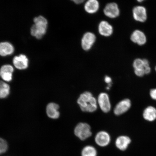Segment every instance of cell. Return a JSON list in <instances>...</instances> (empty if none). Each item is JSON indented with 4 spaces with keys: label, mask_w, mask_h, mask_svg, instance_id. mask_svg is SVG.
I'll return each instance as SVG.
<instances>
[{
    "label": "cell",
    "mask_w": 156,
    "mask_h": 156,
    "mask_svg": "<svg viewBox=\"0 0 156 156\" xmlns=\"http://www.w3.org/2000/svg\"><path fill=\"white\" fill-rule=\"evenodd\" d=\"M97 101L92 93L85 91L80 95L77 102L83 112H93L97 110Z\"/></svg>",
    "instance_id": "cell-1"
},
{
    "label": "cell",
    "mask_w": 156,
    "mask_h": 156,
    "mask_svg": "<svg viewBox=\"0 0 156 156\" xmlns=\"http://www.w3.org/2000/svg\"><path fill=\"white\" fill-rule=\"evenodd\" d=\"M34 24L31 29V34L37 39L41 38L46 34L48 22L46 18L40 16L34 19Z\"/></svg>",
    "instance_id": "cell-2"
},
{
    "label": "cell",
    "mask_w": 156,
    "mask_h": 156,
    "mask_svg": "<svg viewBox=\"0 0 156 156\" xmlns=\"http://www.w3.org/2000/svg\"><path fill=\"white\" fill-rule=\"evenodd\" d=\"M133 67L135 75L138 77H142L151 73L149 60L146 58H137L134 60Z\"/></svg>",
    "instance_id": "cell-3"
},
{
    "label": "cell",
    "mask_w": 156,
    "mask_h": 156,
    "mask_svg": "<svg viewBox=\"0 0 156 156\" xmlns=\"http://www.w3.org/2000/svg\"><path fill=\"white\" fill-rule=\"evenodd\" d=\"M75 136L81 141H86L92 135L91 127L86 122H80L75 127L74 129Z\"/></svg>",
    "instance_id": "cell-4"
},
{
    "label": "cell",
    "mask_w": 156,
    "mask_h": 156,
    "mask_svg": "<svg viewBox=\"0 0 156 156\" xmlns=\"http://www.w3.org/2000/svg\"><path fill=\"white\" fill-rule=\"evenodd\" d=\"M94 140L95 144L99 147L105 148L110 145L112 138L108 132L101 130L95 134Z\"/></svg>",
    "instance_id": "cell-5"
},
{
    "label": "cell",
    "mask_w": 156,
    "mask_h": 156,
    "mask_svg": "<svg viewBox=\"0 0 156 156\" xmlns=\"http://www.w3.org/2000/svg\"><path fill=\"white\" fill-rule=\"evenodd\" d=\"M132 142L131 138L129 136L122 135L117 137L114 143L115 147L118 151L123 152L128 149Z\"/></svg>",
    "instance_id": "cell-6"
},
{
    "label": "cell",
    "mask_w": 156,
    "mask_h": 156,
    "mask_svg": "<svg viewBox=\"0 0 156 156\" xmlns=\"http://www.w3.org/2000/svg\"><path fill=\"white\" fill-rule=\"evenodd\" d=\"M97 102L101 110L103 112L108 113L110 112L112 107L110 98L107 94L105 93H101L98 95Z\"/></svg>",
    "instance_id": "cell-7"
},
{
    "label": "cell",
    "mask_w": 156,
    "mask_h": 156,
    "mask_svg": "<svg viewBox=\"0 0 156 156\" xmlns=\"http://www.w3.org/2000/svg\"><path fill=\"white\" fill-rule=\"evenodd\" d=\"M133 13L134 19L138 22L144 23L147 20V10L143 6L138 5L134 7Z\"/></svg>",
    "instance_id": "cell-8"
},
{
    "label": "cell",
    "mask_w": 156,
    "mask_h": 156,
    "mask_svg": "<svg viewBox=\"0 0 156 156\" xmlns=\"http://www.w3.org/2000/svg\"><path fill=\"white\" fill-rule=\"evenodd\" d=\"M131 106V101L129 99H123L117 104L115 107L114 112L117 116H120L126 113Z\"/></svg>",
    "instance_id": "cell-9"
},
{
    "label": "cell",
    "mask_w": 156,
    "mask_h": 156,
    "mask_svg": "<svg viewBox=\"0 0 156 156\" xmlns=\"http://www.w3.org/2000/svg\"><path fill=\"white\" fill-rule=\"evenodd\" d=\"M14 68L9 64H5L2 66L0 69V77L5 82L11 81L13 79Z\"/></svg>",
    "instance_id": "cell-10"
},
{
    "label": "cell",
    "mask_w": 156,
    "mask_h": 156,
    "mask_svg": "<svg viewBox=\"0 0 156 156\" xmlns=\"http://www.w3.org/2000/svg\"><path fill=\"white\" fill-rule=\"evenodd\" d=\"M13 65L16 68L19 70L26 69L28 67L29 60L24 55L21 54L16 56L13 60Z\"/></svg>",
    "instance_id": "cell-11"
},
{
    "label": "cell",
    "mask_w": 156,
    "mask_h": 156,
    "mask_svg": "<svg viewBox=\"0 0 156 156\" xmlns=\"http://www.w3.org/2000/svg\"><path fill=\"white\" fill-rule=\"evenodd\" d=\"M96 40L95 35L91 32H87L83 35L82 39V46L84 50L90 49Z\"/></svg>",
    "instance_id": "cell-12"
},
{
    "label": "cell",
    "mask_w": 156,
    "mask_h": 156,
    "mask_svg": "<svg viewBox=\"0 0 156 156\" xmlns=\"http://www.w3.org/2000/svg\"><path fill=\"white\" fill-rule=\"evenodd\" d=\"M130 40L134 43L140 46L144 45L147 42L145 34L142 31L136 30L133 32L130 37Z\"/></svg>",
    "instance_id": "cell-13"
},
{
    "label": "cell",
    "mask_w": 156,
    "mask_h": 156,
    "mask_svg": "<svg viewBox=\"0 0 156 156\" xmlns=\"http://www.w3.org/2000/svg\"><path fill=\"white\" fill-rule=\"evenodd\" d=\"M104 12L107 16L114 18L119 15L120 11L118 5L115 3H112L106 5L104 9Z\"/></svg>",
    "instance_id": "cell-14"
},
{
    "label": "cell",
    "mask_w": 156,
    "mask_h": 156,
    "mask_svg": "<svg viewBox=\"0 0 156 156\" xmlns=\"http://www.w3.org/2000/svg\"><path fill=\"white\" fill-rule=\"evenodd\" d=\"M59 106L58 105L54 103H50L46 107V114L49 118L56 119L59 118L60 113L58 111Z\"/></svg>",
    "instance_id": "cell-15"
},
{
    "label": "cell",
    "mask_w": 156,
    "mask_h": 156,
    "mask_svg": "<svg viewBox=\"0 0 156 156\" xmlns=\"http://www.w3.org/2000/svg\"><path fill=\"white\" fill-rule=\"evenodd\" d=\"M14 51V48L10 43L5 42L0 43V55L5 56L11 55Z\"/></svg>",
    "instance_id": "cell-16"
},
{
    "label": "cell",
    "mask_w": 156,
    "mask_h": 156,
    "mask_svg": "<svg viewBox=\"0 0 156 156\" xmlns=\"http://www.w3.org/2000/svg\"><path fill=\"white\" fill-rule=\"evenodd\" d=\"M143 117L144 119L148 122H152L156 119V108L152 106H148L144 110Z\"/></svg>",
    "instance_id": "cell-17"
},
{
    "label": "cell",
    "mask_w": 156,
    "mask_h": 156,
    "mask_svg": "<svg viewBox=\"0 0 156 156\" xmlns=\"http://www.w3.org/2000/svg\"><path fill=\"white\" fill-rule=\"evenodd\" d=\"M99 31L101 35L106 37L109 36L112 34V27L107 21H102L99 24Z\"/></svg>",
    "instance_id": "cell-18"
},
{
    "label": "cell",
    "mask_w": 156,
    "mask_h": 156,
    "mask_svg": "<svg viewBox=\"0 0 156 156\" xmlns=\"http://www.w3.org/2000/svg\"><path fill=\"white\" fill-rule=\"evenodd\" d=\"M81 156H98V152L96 148L92 145H87L82 149Z\"/></svg>",
    "instance_id": "cell-19"
},
{
    "label": "cell",
    "mask_w": 156,
    "mask_h": 156,
    "mask_svg": "<svg viewBox=\"0 0 156 156\" xmlns=\"http://www.w3.org/2000/svg\"><path fill=\"white\" fill-rule=\"evenodd\" d=\"M99 3L97 0H88L85 5V9L87 12L93 13L98 10Z\"/></svg>",
    "instance_id": "cell-20"
},
{
    "label": "cell",
    "mask_w": 156,
    "mask_h": 156,
    "mask_svg": "<svg viewBox=\"0 0 156 156\" xmlns=\"http://www.w3.org/2000/svg\"><path fill=\"white\" fill-rule=\"evenodd\" d=\"M10 92L9 86L5 82L0 81V98H7Z\"/></svg>",
    "instance_id": "cell-21"
},
{
    "label": "cell",
    "mask_w": 156,
    "mask_h": 156,
    "mask_svg": "<svg viewBox=\"0 0 156 156\" xmlns=\"http://www.w3.org/2000/svg\"><path fill=\"white\" fill-rule=\"evenodd\" d=\"M8 145L6 141L0 137V155L5 153L7 151Z\"/></svg>",
    "instance_id": "cell-22"
},
{
    "label": "cell",
    "mask_w": 156,
    "mask_h": 156,
    "mask_svg": "<svg viewBox=\"0 0 156 156\" xmlns=\"http://www.w3.org/2000/svg\"><path fill=\"white\" fill-rule=\"evenodd\" d=\"M150 94L152 99L156 101V88L151 89L150 91Z\"/></svg>",
    "instance_id": "cell-23"
},
{
    "label": "cell",
    "mask_w": 156,
    "mask_h": 156,
    "mask_svg": "<svg viewBox=\"0 0 156 156\" xmlns=\"http://www.w3.org/2000/svg\"><path fill=\"white\" fill-rule=\"evenodd\" d=\"M105 81L108 84V87H111L112 85V79L111 78L108 76H106L105 78Z\"/></svg>",
    "instance_id": "cell-24"
},
{
    "label": "cell",
    "mask_w": 156,
    "mask_h": 156,
    "mask_svg": "<svg viewBox=\"0 0 156 156\" xmlns=\"http://www.w3.org/2000/svg\"><path fill=\"white\" fill-rule=\"evenodd\" d=\"M76 4H80L83 3L85 0H71Z\"/></svg>",
    "instance_id": "cell-25"
},
{
    "label": "cell",
    "mask_w": 156,
    "mask_h": 156,
    "mask_svg": "<svg viewBox=\"0 0 156 156\" xmlns=\"http://www.w3.org/2000/svg\"><path fill=\"white\" fill-rule=\"evenodd\" d=\"M139 2H142L144 1V0H136Z\"/></svg>",
    "instance_id": "cell-26"
},
{
    "label": "cell",
    "mask_w": 156,
    "mask_h": 156,
    "mask_svg": "<svg viewBox=\"0 0 156 156\" xmlns=\"http://www.w3.org/2000/svg\"><path fill=\"white\" fill-rule=\"evenodd\" d=\"M155 71H156V67H155Z\"/></svg>",
    "instance_id": "cell-27"
}]
</instances>
